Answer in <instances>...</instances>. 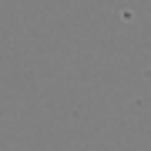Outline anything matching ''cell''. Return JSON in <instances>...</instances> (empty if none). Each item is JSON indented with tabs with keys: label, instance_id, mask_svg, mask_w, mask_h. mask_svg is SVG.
Instances as JSON below:
<instances>
[]
</instances>
